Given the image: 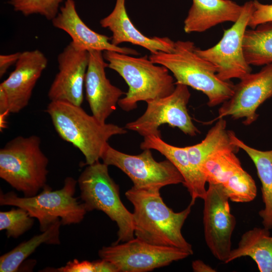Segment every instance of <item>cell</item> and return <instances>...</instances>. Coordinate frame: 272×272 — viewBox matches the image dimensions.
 <instances>
[{"mask_svg":"<svg viewBox=\"0 0 272 272\" xmlns=\"http://www.w3.org/2000/svg\"><path fill=\"white\" fill-rule=\"evenodd\" d=\"M253 11L248 26L255 28L261 24L272 22V5L263 4L257 0L253 1Z\"/></svg>","mask_w":272,"mask_h":272,"instance_id":"cell-30","label":"cell"},{"mask_svg":"<svg viewBox=\"0 0 272 272\" xmlns=\"http://www.w3.org/2000/svg\"><path fill=\"white\" fill-rule=\"evenodd\" d=\"M58 220L41 234L34 236L27 241L21 242L14 248L0 257L1 272H15L21 264L42 244L59 245L60 228Z\"/></svg>","mask_w":272,"mask_h":272,"instance_id":"cell-23","label":"cell"},{"mask_svg":"<svg viewBox=\"0 0 272 272\" xmlns=\"http://www.w3.org/2000/svg\"><path fill=\"white\" fill-rule=\"evenodd\" d=\"M77 184L74 178L67 177L61 188L53 190L46 185L40 193L31 197H20L13 191L1 190L0 205L24 209L38 221L41 232L58 220L63 226L79 224L87 211L75 196Z\"/></svg>","mask_w":272,"mask_h":272,"instance_id":"cell-6","label":"cell"},{"mask_svg":"<svg viewBox=\"0 0 272 272\" xmlns=\"http://www.w3.org/2000/svg\"><path fill=\"white\" fill-rule=\"evenodd\" d=\"M243 9L231 0H192L184 21L185 33L202 32L219 24L235 23Z\"/></svg>","mask_w":272,"mask_h":272,"instance_id":"cell-20","label":"cell"},{"mask_svg":"<svg viewBox=\"0 0 272 272\" xmlns=\"http://www.w3.org/2000/svg\"><path fill=\"white\" fill-rule=\"evenodd\" d=\"M88 51L89 58L85 80L86 98L92 115L104 123L116 109L121 96L126 93L113 85L106 77L105 69L108 64L103 51Z\"/></svg>","mask_w":272,"mask_h":272,"instance_id":"cell-16","label":"cell"},{"mask_svg":"<svg viewBox=\"0 0 272 272\" xmlns=\"http://www.w3.org/2000/svg\"><path fill=\"white\" fill-rule=\"evenodd\" d=\"M21 52H17L11 54L0 55V77H3L8 69L15 64L19 59Z\"/></svg>","mask_w":272,"mask_h":272,"instance_id":"cell-32","label":"cell"},{"mask_svg":"<svg viewBox=\"0 0 272 272\" xmlns=\"http://www.w3.org/2000/svg\"><path fill=\"white\" fill-rule=\"evenodd\" d=\"M137 155L119 151L109 144L101 159L108 166L116 167L132 181L137 189H159L172 184L183 183L184 179L176 167L168 159L156 161L150 149Z\"/></svg>","mask_w":272,"mask_h":272,"instance_id":"cell-9","label":"cell"},{"mask_svg":"<svg viewBox=\"0 0 272 272\" xmlns=\"http://www.w3.org/2000/svg\"><path fill=\"white\" fill-rule=\"evenodd\" d=\"M230 138L232 143L242 149L254 164L261 183L262 198L264 204L258 214L262 219L263 227L270 230L272 228V150L264 151L252 148L231 130Z\"/></svg>","mask_w":272,"mask_h":272,"instance_id":"cell-22","label":"cell"},{"mask_svg":"<svg viewBox=\"0 0 272 272\" xmlns=\"http://www.w3.org/2000/svg\"><path fill=\"white\" fill-rule=\"evenodd\" d=\"M140 148L158 151L176 167L184 179L183 184L191 196L190 203L193 205L197 198L203 199L207 182L201 173L190 162L186 147H175L164 142L160 136L150 135L144 137Z\"/></svg>","mask_w":272,"mask_h":272,"instance_id":"cell-19","label":"cell"},{"mask_svg":"<svg viewBox=\"0 0 272 272\" xmlns=\"http://www.w3.org/2000/svg\"><path fill=\"white\" fill-rule=\"evenodd\" d=\"M226 127V121L224 118H220L200 143L186 147L190 162L199 171L203 162L214 153L225 149L238 151L239 148L232 143L230 130H227Z\"/></svg>","mask_w":272,"mask_h":272,"instance_id":"cell-24","label":"cell"},{"mask_svg":"<svg viewBox=\"0 0 272 272\" xmlns=\"http://www.w3.org/2000/svg\"><path fill=\"white\" fill-rule=\"evenodd\" d=\"M192 268L195 272H215V269L201 260H196L192 262Z\"/></svg>","mask_w":272,"mask_h":272,"instance_id":"cell-34","label":"cell"},{"mask_svg":"<svg viewBox=\"0 0 272 272\" xmlns=\"http://www.w3.org/2000/svg\"><path fill=\"white\" fill-rule=\"evenodd\" d=\"M51 22L54 27L66 33L71 41L81 49L113 51L131 55L139 54L134 49L113 44L110 38L90 29L80 17L74 0H65Z\"/></svg>","mask_w":272,"mask_h":272,"instance_id":"cell-17","label":"cell"},{"mask_svg":"<svg viewBox=\"0 0 272 272\" xmlns=\"http://www.w3.org/2000/svg\"><path fill=\"white\" fill-rule=\"evenodd\" d=\"M240 80L234 85L231 97L222 103L215 120L230 116L234 119L243 118V123L249 125L257 119L259 106L272 96V63Z\"/></svg>","mask_w":272,"mask_h":272,"instance_id":"cell-14","label":"cell"},{"mask_svg":"<svg viewBox=\"0 0 272 272\" xmlns=\"http://www.w3.org/2000/svg\"><path fill=\"white\" fill-rule=\"evenodd\" d=\"M95 272H118L116 266L111 262L101 259L93 261Z\"/></svg>","mask_w":272,"mask_h":272,"instance_id":"cell-33","label":"cell"},{"mask_svg":"<svg viewBox=\"0 0 272 272\" xmlns=\"http://www.w3.org/2000/svg\"><path fill=\"white\" fill-rule=\"evenodd\" d=\"M42 271L57 272H95L93 261H80L77 259L69 261L66 264L57 268H46Z\"/></svg>","mask_w":272,"mask_h":272,"instance_id":"cell-31","label":"cell"},{"mask_svg":"<svg viewBox=\"0 0 272 272\" xmlns=\"http://www.w3.org/2000/svg\"><path fill=\"white\" fill-rule=\"evenodd\" d=\"M46 112L59 136L81 151L87 165L99 161L111 137L127 132L117 125L100 122L81 106L69 102L50 101Z\"/></svg>","mask_w":272,"mask_h":272,"instance_id":"cell-2","label":"cell"},{"mask_svg":"<svg viewBox=\"0 0 272 272\" xmlns=\"http://www.w3.org/2000/svg\"><path fill=\"white\" fill-rule=\"evenodd\" d=\"M48 162L38 136H18L0 150V177L24 196H33L47 185Z\"/></svg>","mask_w":272,"mask_h":272,"instance_id":"cell-5","label":"cell"},{"mask_svg":"<svg viewBox=\"0 0 272 272\" xmlns=\"http://www.w3.org/2000/svg\"><path fill=\"white\" fill-rule=\"evenodd\" d=\"M253 11V1L246 2L238 19L230 28L224 30L218 43L206 49L195 48L199 56L214 65L217 76L223 81L241 79L251 72L244 56L243 41Z\"/></svg>","mask_w":272,"mask_h":272,"instance_id":"cell-10","label":"cell"},{"mask_svg":"<svg viewBox=\"0 0 272 272\" xmlns=\"http://www.w3.org/2000/svg\"><path fill=\"white\" fill-rule=\"evenodd\" d=\"M159 189H137L125 192L133 206L134 234L147 243L180 248L193 254L192 245L183 236L182 227L191 212V203L174 212L164 202Z\"/></svg>","mask_w":272,"mask_h":272,"instance_id":"cell-1","label":"cell"},{"mask_svg":"<svg viewBox=\"0 0 272 272\" xmlns=\"http://www.w3.org/2000/svg\"><path fill=\"white\" fill-rule=\"evenodd\" d=\"M100 24L112 32L111 42L115 45L130 43L147 49L151 53L173 51L175 42L169 38L148 37L136 28L127 13L125 0H116L112 11L100 21Z\"/></svg>","mask_w":272,"mask_h":272,"instance_id":"cell-18","label":"cell"},{"mask_svg":"<svg viewBox=\"0 0 272 272\" xmlns=\"http://www.w3.org/2000/svg\"><path fill=\"white\" fill-rule=\"evenodd\" d=\"M245 58L250 65L272 63V22L246 29L243 41Z\"/></svg>","mask_w":272,"mask_h":272,"instance_id":"cell-25","label":"cell"},{"mask_svg":"<svg viewBox=\"0 0 272 272\" xmlns=\"http://www.w3.org/2000/svg\"><path fill=\"white\" fill-rule=\"evenodd\" d=\"M34 222V218L20 207L0 212V230H5L8 238H18L29 230Z\"/></svg>","mask_w":272,"mask_h":272,"instance_id":"cell-28","label":"cell"},{"mask_svg":"<svg viewBox=\"0 0 272 272\" xmlns=\"http://www.w3.org/2000/svg\"><path fill=\"white\" fill-rule=\"evenodd\" d=\"M89 58V51L72 41L58 54V72L48 92L50 101H64L81 106Z\"/></svg>","mask_w":272,"mask_h":272,"instance_id":"cell-15","label":"cell"},{"mask_svg":"<svg viewBox=\"0 0 272 272\" xmlns=\"http://www.w3.org/2000/svg\"><path fill=\"white\" fill-rule=\"evenodd\" d=\"M48 59L38 49L21 52L14 71L0 84V115L17 113L29 104Z\"/></svg>","mask_w":272,"mask_h":272,"instance_id":"cell-12","label":"cell"},{"mask_svg":"<svg viewBox=\"0 0 272 272\" xmlns=\"http://www.w3.org/2000/svg\"><path fill=\"white\" fill-rule=\"evenodd\" d=\"M108 167L99 161L88 165L77 182L87 212L102 211L116 223L117 240L113 243L117 244L134 238L133 215L122 203L119 186L110 177Z\"/></svg>","mask_w":272,"mask_h":272,"instance_id":"cell-7","label":"cell"},{"mask_svg":"<svg viewBox=\"0 0 272 272\" xmlns=\"http://www.w3.org/2000/svg\"><path fill=\"white\" fill-rule=\"evenodd\" d=\"M204 201L203 224L206 243L212 254L224 263L231 249V237L236 225L229 198L222 184H209Z\"/></svg>","mask_w":272,"mask_h":272,"instance_id":"cell-13","label":"cell"},{"mask_svg":"<svg viewBox=\"0 0 272 272\" xmlns=\"http://www.w3.org/2000/svg\"><path fill=\"white\" fill-rule=\"evenodd\" d=\"M65 0H9L15 12L25 16L39 15L52 21L58 13Z\"/></svg>","mask_w":272,"mask_h":272,"instance_id":"cell-29","label":"cell"},{"mask_svg":"<svg viewBox=\"0 0 272 272\" xmlns=\"http://www.w3.org/2000/svg\"><path fill=\"white\" fill-rule=\"evenodd\" d=\"M222 185L229 199L233 202H250L256 196L255 181L242 167L237 170Z\"/></svg>","mask_w":272,"mask_h":272,"instance_id":"cell-27","label":"cell"},{"mask_svg":"<svg viewBox=\"0 0 272 272\" xmlns=\"http://www.w3.org/2000/svg\"><path fill=\"white\" fill-rule=\"evenodd\" d=\"M108 67L116 72L128 86L125 96L118 105L128 112L137 107V103L146 102L166 97L175 88V82L165 66L157 65L147 55L137 57L113 51L103 52Z\"/></svg>","mask_w":272,"mask_h":272,"instance_id":"cell-4","label":"cell"},{"mask_svg":"<svg viewBox=\"0 0 272 272\" xmlns=\"http://www.w3.org/2000/svg\"><path fill=\"white\" fill-rule=\"evenodd\" d=\"M190 41L174 42L171 52L157 51L149 59L154 63L165 66L172 72L176 81L202 92L208 99V105L214 107L223 103L232 96L234 85L220 79L214 65L195 52Z\"/></svg>","mask_w":272,"mask_h":272,"instance_id":"cell-3","label":"cell"},{"mask_svg":"<svg viewBox=\"0 0 272 272\" xmlns=\"http://www.w3.org/2000/svg\"><path fill=\"white\" fill-rule=\"evenodd\" d=\"M237 152L232 149H222L206 158L199 169L206 182L223 185L241 168L240 160L236 156Z\"/></svg>","mask_w":272,"mask_h":272,"instance_id":"cell-26","label":"cell"},{"mask_svg":"<svg viewBox=\"0 0 272 272\" xmlns=\"http://www.w3.org/2000/svg\"><path fill=\"white\" fill-rule=\"evenodd\" d=\"M175 85L174 91L169 95L147 102L144 114L135 120L126 123L124 128L136 131L144 137L150 135L161 137L158 128L164 124L177 127L191 137L199 133V130L193 124L187 108L190 97L188 86Z\"/></svg>","mask_w":272,"mask_h":272,"instance_id":"cell-8","label":"cell"},{"mask_svg":"<svg viewBox=\"0 0 272 272\" xmlns=\"http://www.w3.org/2000/svg\"><path fill=\"white\" fill-rule=\"evenodd\" d=\"M190 255L180 248L153 245L136 237L121 244L103 246L98 251L100 258L112 263L118 272L152 271Z\"/></svg>","mask_w":272,"mask_h":272,"instance_id":"cell-11","label":"cell"},{"mask_svg":"<svg viewBox=\"0 0 272 272\" xmlns=\"http://www.w3.org/2000/svg\"><path fill=\"white\" fill-rule=\"evenodd\" d=\"M244 256L251 257L259 271L272 272V236L269 229L255 227L245 232L225 263Z\"/></svg>","mask_w":272,"mask_h":272,"instance_id":"cell-21","label":"cell"}]
</instances>
